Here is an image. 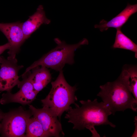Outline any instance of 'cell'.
<instances>
[{"label":"cell","instance_id":"30bf717a","mask_svg":"<svg viewBox=\"0 0 137 137\" xmlns=\"http://www.w3.org/2000/svg\"><path fill=\"white\" fill-rule=\"evenodd\" d=\"M137 12V4L132 5L128 3L122 11L110 21L107 22L103 19L100 22L99 24L95 25L94 27L99 29L102 32L106 30L111 27L116 29L121 28L130 16Z\"/></svg>","mask_w":137,"mask_h":137},{"label":"cell","instance_id":"9c48e42d","mask_svg":"<svg viewBox=\"0 0 137 137\" xmlns=\"http://www.w3.org/2000/svg\"><path fill=\"white\" fill-rule=\"evenodd\" d=\"M20 22L11 23H0V30L7 39L10 44L8 52V57L16 58L22 45L26 40Z\"/></svg>","mask_w":137,"mask_h":137},{"label":"cell","instance_id":"ba28073f","mask_svg":"<svg viewBox=\"0 0 137 137\" xmlns=\"http://www.w3.org/2000/svg\"><path fill=\"white\" fill-rule=\"evenodd\" d=\"M22 76L23 79L18 85L20 89L19 91L13 94L11 92L3 94L0 100L1 104L16 102L24 105L29 104L35 99L38 93L34 90L27 75Z\"/></svg>","mask_w":137,"mask_h":137},{"label":"cell","instance_id":"52a82bcc","mask_svg":"<svg viewBox=\"0 0 137 137\" xmlns=\"http://www.w3.org/2000/svg\"><path fill=\"white\" fill-rule=\"evenodd\" d=\"M29 108L32 115L40 123L48 137L64 136L60 121L48 108L43 107L37 109L30 105H29Z\"/></svg>","mask_w":137,"mask_h":137},{"label":"cell","instance_id":"4fadbf2b","mask_svg":"<svg viewBox=\"0 0 137 137\" xmlns=\"http://www.w3.org/2000/svg\"><path fill=\"white\" fill-rule=\"evenodd\" d=\"M115 41L112 48H121L131 51L135 53L137 58V45L122 31L121 28L117 29Z\"/></svg>","mask_w":137,"mask_h":137},{"label":"cell","instance_id":"2e32d148","mask_svg":"<svg viewBox=\"0 0 137 137\" xmlns=\"http://www.w3.org/2000/svg\"><path fill=\"white\" fill-rule=\"evenodd\" d=\"M10 47V44L8 42L3 45L0 46V55L7 49H9Z\"/></svg>","mask_w":137,"mask_h":137},{"label":"cell","instance_id":"7c38bea8","mask_svg":"<svg viewBox=\"0 0 137 137\" xmlns=\"http://www.w3.org/2000/svg\"><path fill=\"white\" fill-rule=\"evenodd\" d=\"M41 66L40 68L33 69V71L28 75L25 74L32 84L34 90L38 93L47 85L51 79L50 73L47 68Z\"/></svg>","mask_w":137,"mask_h":137},{"label":"cell","instance_id":"ac0fdd59","mask_svg":"<svg viewBox=\"0 0 137 137\" xmlns=\"http://www.w3.org/2000/svg\"></svg>","mask_w":137,"mask_h":137},{"label":"cell","instance_id":"7a4b0ae2","mask_svg":"<svg viewBox=\"0 0 137 137\" xmlns=\"http://www.w3.org/2000/svg\"><path fill=\"white\" fill-rule=\"evenodd\" d=\"M99 88L97 96L101 98L112 114L128 109L137 111V100L132 96L128 78L123 72L115 80L107 82Z\"/></svg>","mask_w":137,"mask_h":137},{"label":"cell","instance_id":"e0dca14e","mask_svg":"<svg viewBox=\"0 0 137 137\" xmlns=\"http://www.w3.org/2000/svg\"><path fill=\"white\" fill-rule=\"evenodd\" d=\"M4 113L0 110V130L1 127V123L4 116Z\"/></svg>","mask_w":137,"mask_h":137},{"label":"cell","instance_id":"5bb4252c","mask_svg":"<svg viewBox=\"0 0 137 137\" xmlns=\"http://www.w3.org/2000/svg\"><path fill=\"white\" fill-rule=\"evenodd\" d=\"M25 137H47L48 136L39 121L33 117H30L28 120Z\"/></svg>","mask_w":137,"mask_h":137},{"label":"cell","instance_id":"6da1fadb","mask_svg":"<svg viewBox=\"0 0 137 137\" xmlns=\"http://www.w3.org/2000/svg\"><path fill=\"white\" fill-rule=\"evenodd\" d=\"M79 102L81 106L76 104L75 108L72 107L67 111L65 117L68 123L73 124V129L81 130L86 128L90 131L93 136L99 137L95 126L109 125L115 127L108 119L112 113L103 101L98 102L96 98L92 101L88 99Z\"/></svg>","mask_w":137,"mask_h":137},{"label":"cell","instance_id":"5b68a950","mask_svg":"<svg viewBox=\"0 0 137 137\" xmlns=\"http://www.w3.org/2000/svg\"><path fill=\"white\" fill-rule=\"evenodd\" d=\"M32 115L29 109L25 110L22 107L4 113L0 130L2 136L25 137L27 121Z\"/></svg>","mask_w":137,"mask_h":137},{"label":"cell","instance_id":"9a60e30c","mask_svg":"<svg viewBox=\"0 0 137 137\" xmlns=\"http://www.w3.org/2000/svg\"><path fill=\"white\" fill-rule=\"evenodd\" d=\"M123 70L128 78L130 89L134 98L137 100V67L136 65H125Z\"/></svg>","mask_w":137,"mask_h":137},{"label":"cell","instance_id":"277c9868","mask_svg":"<svg viewBox=\"0 0 137 137\" xmlns=\"http://www.w3.org/2000/svg\"><path fill=\"white\" fill-rule=\"evenodd\" d=\"M57 46L41 58L36 61L25 70L24 75L31 70L39 66L50 68L59 72L66 64H72L74 62L75 51L82 45L88 44V40L84 38L77 44H68L57 38L55 39Z\"/></svg>","mask_w":137,"mask_h":137},{"label":"cell","instance_id":"8992f818","mask_svg":"<svg viewBox=\"0 0 137 137\" xmlns=\"http://www.w3.org/2000/svg\"><path fill=\"white\" fill-rule=\"evenodd\" d=\"M15 58L8 57L7 58L0 57V93L6 91L11 92L15 86L19 85V71L23 66L17 64Z\"/></svg>","mask_w":137,"mask_h":137},{"label":"cell","instance_id":"8fae6325","mask_svg":"<svg viewBox=\"0 0 137 137\" xmlns=\"http://www.w3.org/2000/svg\"><path fill=\"white\" fill-rule=\"evenodd\" d=\"M50 22L46 17L43 6L39 5L36 11L29 16L28 19L22 24V29L26 39L42 24H48Z\"/></svg>","mask_w":137,"mask_h":137},{"label":"cell","instance_id":"3957f363","mask_svg":"<svg viewBox=\"0 0 137 137\" xmlns=\"http://www.w3.org/2000/svg\"><path fill=\"white\" fill-rule=\"evenodd\" d=\"M51 89L47 95L41 100L43 107L48 108L60 119L63 113L72 108L73 104L76 105L77 100L75 93V86H72L67 82L62 70L59 71L56 79L51 83Z\"/></svg>","mask_w":137,"mask_h":137}]
</instances>
